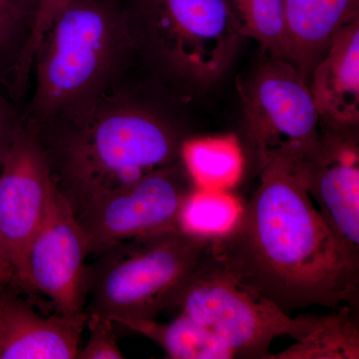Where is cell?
Returning <instances> with one entry per match:
<instances>
[{
	"label": "cell",
	"mask_w": 359,
	"mask_h": 359,
	"mask_svg": "<svg viewBox=\"0 0 359 359\" xmlns=\"http://www.w3.org/2000/svg\"><path fill=\"white\" fill-rule=\"evenodd\" d=\"M119 325L148 337L173 359H230L235 353L222 344L211 330L185 313H179L167 323L157 320H119Z\"/></svg>",
	"instance_id": "cell-15"
},
{
	"label": "cell",
	"mask_w": 359,
	"mask_h": 359,
	"mask_svg": "<svg viewBox=\"0 0 359 359\" xmlns=\"http://www.w3.org/2000/svg\"><path fill=\"white\" fill-rule=\"evenodd\" d=\"M54 185L43 150L22 116L0 168V236L13 269V283L18 287Z\"/></svg>",
	"instance_id": "cell-10"
},
{
	"label": "cell",
	"mask_w": 359,
	"mask_h": 359,
	"mask_svg": "<svg viewBox=\"0 0 359 359\" xmlns=\"http://www.w3.org/2000/svg\"><path fill=\"white\" fill-rule=\"evenodd\" d=\"M181 161L198 189L226 190L244 174V154L233 136L187 138Z\"/></svg>",
	"instance_id": "cell-16"
},
{
	"label": "cell",
	"mask_w": 359,
	"mask_h": 359,
	"mask_svg": "<svg viewBox=\"0 0 359 359\" xmlns=\"http://www.w3.org/2000/svg\"><path fill=\"white\" fill-rule=\"evenodd\" d=\"M4 285V283H0V287H1V285Z\"/></svg>",
	"instance_id": "cell-26"
},
{
	"label": "cell",
	"mask_w": 359,
	"mask_h": 359,
	"mask_svg": "<svg viewBox=\"0 0 359 359\" xmlns=\"http://www.w3.org/2000/svg\"><path fill=\"white\" fill-rule=\"evenodd\" d=\"M9 283L0 287V359L76 358L88 314L40 316Z\"/></svg>",
	"instance_id": "cell-12"
},
{
	"label": "cell",
	"mask_w": 359,
	"mask_h": 359,
	"mask_svg": "<svg viewBox=\"0 0 359 359\" xmlns=\"http://www.w3.org/2000/svg\"><path fill=\"white\" fill-rule=\"evenodd\" d=\"M21 122L22 111L18 104L0 92V168Z\"/></svg>",
	"instance_id": "cell-23"
},
{
	"label": "cell",
	"mask_w": 359,
	"mask_h": 359,
	"mask_svg": "<svg viewBox=\"0 0 359 359\" xmlns=\"http://www.w3.org/2000/svg\"><path fill=\"white\" fill-rule=\"evenodd\" d=\"M359 20V0H285L289 57L306 84L337 35Z\"/></svg>",
	"instance_id": "cell-14"
},
{
	"label": "cell",
	"mask_w": 359,
	"mask_h": 359,
	"mask_svg": "<svg viewBox=\"0 0 359 359\" xmlns=\"http://www.w3.org/2000/svg\"><path fill=\"white\" fill-rule=\"evenodd\" d=\"M170 308L204 325L236 358L269 359L276 337L299 340L313 327L314 316L292 318L275 304L245 290L207 248Z\"/></svg>",
	"instance_id": "cell-6"
},
{
	"label": "cell",
	"mask_w": 359,
	"mask_h": 359,
	"mask_svg": "<svg viewBox=\"0 0 359 359\" xmlns=\"http://www.w3.org/2000/svg\"><path fill=\"white\" fill-rule=\"evenodd\" d=\"M228 4L241 36L256 40L264 53L290 61L285 0H228Z\"/></svg>",
	"instance_id": "cell-19"
},
{
	"label": "cell",
	"mask_w": 359,
	"mask_h": 359,
	"mask_svg": "<svg viewBox=\"0 0 359 359\" xmlns=\"http://www.w3.org/2000/svg\"><path fill=\"white\" fill-rule=\"evenodd\" d=\"M86 327H89L88 341L79 348L75 359H121L125 358L118 346L114 332L115 323L107 316L89 313Z\"/></svg>",
	"instance_id": "cell-21"
},
{
	"label": "cell",
	"mask_w": 359,
	"mask_h": 359,
	"mask_svg": "<svg viewBox=\"0 0 359 359\" xmlns=\"http://www.w3.org/2000/svg\"><path fill=\"white\" fill-rule=\"evenodd\" d=\"M287 164L318 203V212L330 229L349 247L359 250L358 131L325 129L316 154Z\"/></svg>",
	"instance_id": "cell-11"
},
{
	"label": "cell",
	"mask_w": 359,
	"mask_h": 359,
	"mask_svg": "<svg viewBox=\"0 0 359 359\" xmlns=\"http://www.w3.org/2000/svg\"><path fill=\"white\" fill-rule=\"evenodd\" d=\"M212 237L179 229L110 245L88 266L85 313L157 320L199 263Z\"/></svg>",
	"instance_id": "cell-5"
},
{
	"label": "cell",
	"mask_w": 359,
	"mask_h": 359,
	"mask_svg": "<svg viewBox=\"0 0 359 359\" xmlns=\"http://www.w3.org/2000/svg\"><path fill=\"white\" fill-rule=\"evenodd\" d=\"M243 204L224 190L196 189L182 205L177 229L186 233L217 237L235 223Z\"/></svg>",
	"instance_id": "cell-20"
},
{
	"label": "cell",
	"mask_w": 359,
	"mask_h": 359,
	"mask_svg": "<svg viewBox=\"0 0 359 359\" xmlns=\"http://www.w3.org/2000/svg\"><path fill=\"white\" fill-rule=\"evenodd\" d=\"M245 160L257 172L273 160L297 163L320 146V122L309 85L294 65L264 53L241 87Z\"/></svg>",
	"instance_id": "cell-7"
},
{
	"label": "cell",
	"mask_w": 359,
	"mask_h": 359,
	"mask_svg": "<svg viewBox=\"0 0 359 359\" xmlns=\"http://www.w3.org/2000/svg\"><path fill=\"white\" fill-rule=\"evenodd\" d=\"M196 189L181 161L96 201L77 215L91 254L124 241L177 229L182 205Z\"/></svg>",
	"instance_id": "cell-8"
},
{
	"label": "cell",
	"mask_w": 359,
	"mask_h": 359,
	"mask_svg": "<svg viewBox=\"0 0 359 359\" xmlns=\"http://www.w3.org/2000/svg\"><path fill=\"white\" fill-rule=\"evenodd\" d=\"M89 255L88 238L76 214L54 185L28 249L20 287L46 295L58 313H82L87 301Z\"/></svg>",
	"instance_id": "cell-9"
},
{
	"label": "cell",
	"mask_w": 359,
	"mask_h": 359,
	"mask_svg": "<svg viewBox=\"0 0 359 359\" xmlns=\"http://www.w3.org/2000/svg\"><path fill=\"white\" fill-rule=\"evenodd\" d=\"M308 85L320 124L325 129L358 131L359 20L337 35L314 67Z\"/></svg>",
	"instance_id": "cell-13"
},
{
	"label": "cell",
	"mask_w": 359,
	"mask_h": 359,
	"mask_svg": "<svg viewBox=\"0 0 359 359\" xmlns=\"http://www.w3.org/2000/svg\"><path fill=\"white\" fill-rule=\"evenodd\" d=\"M142 57L175 89L216 82L236 55L241 35L228 0H122Z\"/></svg>",
	"instance_id": "cell-4"
},
{
	"label": "cell",
	"mask_w": 359,
	"mask_h": 359,
	"mask_svg": "<svg viewBox=\"0 0 359 359\" xmlns=\"http://www.w3.org/2000/svg\"><path fill=\"white\" fill-rule=\"evenodd\" d=\"M128 75L82 117L34 133L56 188L79 215L94 202L181 162L188 137L169 104Z\"/></svg>",
	"instance_id": "cell-2"
},
{
	"label": "cell",
	"mask_w": 359,
	"mask_h": 359,
	"mask_svg": "<svg viewBox=\"0 0 359 359\" xmlns=\"http://www.w3.org/2000/svg\"><path fill=\"white\" fill-rule=\"evenodd\" d=\"M36 13L37 0H0V92L16 104L25 97L21 69Z\"/></svg>",
	"instance_id": "cell-18"
},
{
	"label": "cell",
	"mask_w": 359,
	"mask_h": 359,
	"mask_svg": "<svg viewBox=\"0 0 359 359\" xmlns=\"http://www.w3.org/2000/svg\"><path fill=\"white\" fill-rule=\"evenodd\" d=\"M72 1L74 0H37L36 21H35L34 30H33L32 41H30L29 46L26 51L25 60H23L22 69H21V87L25 93L27 92L30 77H32L33 54H34L35 47L39 43L42 33L48 27L59 11Z\"/></svg>",
	"instance_id": "cell-22"
},
{
	"label": "cell",
	"mask_w": 359,
	"mask_h": 359,
	"mask_svg": "<svg viewBox=\"0 0 359 359\" xmlns=\"http://www.w3.org/2000/svg\"><path fill=\"white\" fill-rule=\"evenodd\" d=\"M207 250L241 287L283 313L358 308L359 250L330 229L283 161L261 170L252 197Z\"/></svg>",
	"instance_id": "cell-1"
},
{
	"label": "cell",
	"mask_w": 359,
	"mask_h": 359,
	"mask_svg": "<svg viewBox=\"0 0 359 359\" xmlns=\"http://www.w3.org/2000/svg\"><path fill=\"white\" fill-rule=\"evenodd\" d=\"M13 271H0V283L11 282L13 280Z\"/></svg>",
	"instance_id": "cell-25"
},
{
	"label": "cell",
	"mask_w": 359,
	"mask_h": 359,
	"mask_svg": "<svg viewBox=\"0 0 359 359\" xmlns=\"http://www.w3.org/2000/svg\"><path fill=\"white\" fill-rule=\"evenodd\" d=\"M328 316H314L313 327L285 351L269 359H358L355 309L342 306Z\"/></svg>",
	"instance_id": "cell-17"
},
{
	"label": "cell",
	"mask_w": 359,
	"mask_h": 359,
	"mask_svg": "<svg viewBox=\"0 0 359 359\" xmlns=\"http://www.w3.org/2000/svg\"><path fill=\"white\" fill-rule=\"evenodd\" d=\"M136 44L122 0H74L40 37L23 121L34 133L74 121L128 75Z\"/></svg>",
	"instance_id": "cell-3"
},
{
	"label": "cell",
	"mask_w": 359,
	"mask_h": 359,
	"mask_svg": "<svg viewBox=\"0 0 359 359\" xmlns=\"http://www.w3.org/2000/svg\"><path fill=\"white\" fill-rule=\"evenodd\" d=\"M13 271V269L11 266V262H9L8 256H7L6 247H4V242H2L1 236H0V271Z\"/></svg>",
	"instance_id": "cell-24"
}]
</instances>
